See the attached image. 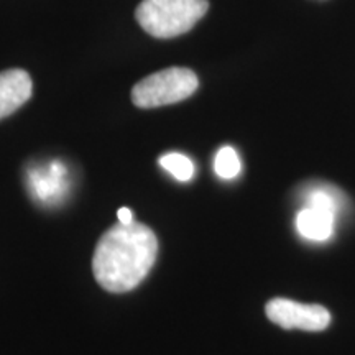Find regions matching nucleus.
Masks as SVG:
<instances>
[{
  "label": "nucleus",
  "mask_w": 355,
  "mask_h": 355,
  "mask_svg": "<svg viewBox=\"0 0 355 355\" xmlns=\"http://www.w3.org/2000/svg\"><path fill=\"white\" fill-rule=\"evenodd\" d=\"M158 254L157 235L140 222L112 225L97 242L92 272L110 293H127L144 282Z\"/></svg>",
  "instance_id": "obj_1"
},
{
  "label": "nucleus",
  "mask_w": 355,
  "mask_h": 355,
  "mask_svg": "<svg viewBox=\"0 0 355 355\" xmlns=\"http://www.w3.org/2000/svg\"><path fill=\"white\" fill-rule=\"evenodd\" d=\"M207 0H141L135 17L155 38H175L189 32L206 15Z\"/></svg>",
  "instance_id": "obj_2"
},
{
  "label": "nucleus",
  "mask_w": 355,
  "mask_h": 355,
  "mask_svg": "<svg viewBox=\"0 0 355 355\" xmlns=\"http://www.w3.org/2000/svg\"><path fill=\"white\" fill-rule=\"evenodd\" d=\"M199 79L188 68H168L150 74L132 89V102L140 109L176 104L196 92Z\"/></svg>",
  "instance_id": "obj_3"
},
{
  "label": "nucleus",
  "mask_w": 355,
  "mask_h": 355,
  "mask_svg": "<svg viewBox=\"0 0 355 355\" xmlns=\"http://www.w3.org/2000/svg\"><path fill=\"white\" fill-rule=\"evenodd\" d=\"M266 318L283 329L308 332L324 331L331 324V313L321 304H303L286 298H275L265 306Z\"/></svg>",
  "instance_id": "obj_4"
},
{
  "label": "nucleus",
  "mask_w": 355,
  "mask_h": 355,
  "mask_svg": "<svg viewBox=\"0 0 355 355\" xmlns=\"http://www.w3.org/2000/svg\"><path fill=\"white\" fill-rule=\"evenodd\" d=\"M33 83L24 69H7L0 73V121L20 109L32 97Z\"/></svg>",
  "instance_id": "obj_5"
},
{
  "label": "nucleus",
  "mask_w": 355,
  "mask_h": 355,
  "mask_svg": "<svg viewBox=\"0 0 355 355\" xmlns=\"http://www.w3.org/2000/svg\"><path fill=\"white\" fill-rule=\"evenodd\" d=\"M300 201L303 202V207H316L339 217L347 204V198L334 184L313 181L300 191Z\"/></svg>",
  "instance_id": "obj_6"
},
{
  "label": "nucleus",
  "mask_w": 355,
  "mask_h": 355,
  "mask_svg": "<svg viewBox=\"0 0 355 355\" xmlns=\"http://www.w3.org/2000/svg\"><path fill=\"white\" fill-rule=\"evenodd\" d=\"M337 217L316 207H301L296 216V230L304 241L326 242L334 234Z\"/></svg>",
  "instance_id": "obj_7"
},
{
  "label": "nucleus",
  "mask_w": 355,
  "mask_h": 355,
  "mask_svg": "<svg viewBox=\"0 0 355 355\" xmlns=\"http://www.w3.org/2000/svg\"><path fill=\"white\" fill-rule=\"evenodd\" d=\"M63 166L53 165L50 171L46 170H33L30 173V188H32L33 194L40 201L46 202V199H51L61 191V178H63Z\"/></svg>",
  "instance_id": "obj_8"
},
{
  "label": "nucleus",
  "mask_w": 355,
  "mask_h": 355,
  "mask_svg": "<svg viewBox=\"0 0 355 355\" xmlns=\"http://www.w3.org/2000/svg\"><path fill=\"white\" fill-rule=\"evenodd\" d=\"M214 170L217 176L222 178V180H234L235 176H239V173L242 170V163L235 148L222 146L219 152L216 153Z\"/></svg>",
  "instance_id": "obj_9"
},
{
  "label": "nucleus",
  "mask_w": 355,
  "mask_h": 355,
  "mask_svg": "<svg viewBox=\"0 0 355 355\" xmlns=\"http://www.w3.org/2000/svg\"><path fill=\"white\" fill-rule=\"evenodd\" d=\"M159 165L170 171L178 181H191L194 176V163L183 153H168L159 158Z\"/></svg>",
  "instance_id": "obj_10"
},
{
  "label": "nucleus",
  "mask_w": 355,
  "mask_h": 355,
  "mask_svg": "<svg viewBox=\"0 0 355 355\" xmlns=\"http://www.w3.org/2000/svg\"><path fill=\"white\" fill-rule=\"evenodd\" d=\"M117 217H119V222H122V224H130V222H133L132 211L128 209V207H121L117 212Z\"/></svg>",
  "instance_id": "obj_11"
}]
</instances>
